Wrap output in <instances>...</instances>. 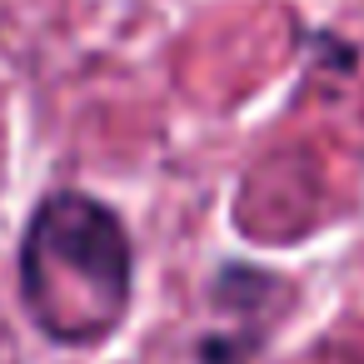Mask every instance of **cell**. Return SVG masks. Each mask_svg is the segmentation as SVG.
<instances>
[{
  "label": "cell",
  "mask_w": 364,
  "mask_h": 364,
  "mask_svg": "<svg viewBox=\"0 0 364 364\" xmlns=\"http://www.w3.org/2000/svg\"><path fill=\"white\" fill-rule=\"evenodd\" d=\"M21 304L65 349H90L120 329L135 299V245L125 220L85 195L50 190L21 235Z\"/></svg>",
  "instance_id": "6da1fadb"
},
{
  "label": "cell",
  "mask_w": 364,
  "mask_h": 364,
  "mask_svg": "<svg viewBox=\"0 0 364 364\" xmlns=\"http://www.w3.org/2000/svg\"><path fill=\"white\" fill-rule=\"evenodd\" d=\"M210 299H215L220 319H235V329H210L195 344V359L200 364H250L264 349V339L274 334V324H279L284 304L294 299V289L274 269L220 264V274L210 279Z\"/></svg>",
  "instance_id": "7a4b0ae2"
}]
</instances>
